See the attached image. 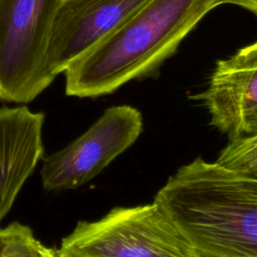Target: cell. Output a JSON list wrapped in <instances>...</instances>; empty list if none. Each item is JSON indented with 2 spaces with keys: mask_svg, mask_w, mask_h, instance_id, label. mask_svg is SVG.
<instances>
[{
  "mask_svg": "<svg viewBox=\"0 0 257 257\" xmlns=\"http://www.w3.org/2000/svg\"><path fill=\"white\" fill-rule=\"evenodd\" d=\"M222 4L237 5L257 15V0H221V5Z\"/></svg>",
  "mask_w": 257,
  "mask_h": 257,
  "instance_id": "11",
  "label": "cell"
},
{
  "mask_svg": "<svg viewBox=\"0 0 257 257\" xmlns=\"http://www.w3.org/2000/svg\"><path fill=\"white\" fill-rule=\"evenodd\" d=\"M143 124L141 111L132 105L106 108L80 137L43 159V188L61 191L83 186L138 140Z\"/></svg>",
  "mask_w": 257,
  "mask_h": 257,
  "instance_id": "5",
  "label": "cell"
},
{
  "mask_svg": "<svg viewBox=\"0 0 257 257\" xmlns=\"http://www.w3.org/2000/svg\"><path fill=\"white\" fill-rule=\"evenodd\" d=\"M44 118L26 105L0 108V222L43 159Z\"/></svg>",
  "mask_w": 257,
  "mask_h": 257,
  "instance_id": "8",
  "label": "cell"
},
{
  "mask_svg": "<svg viewBox=\"0 0 257 257\" xmlns=\"http://www.w3.org/2000/svg\"><path fill=\"white\" fill-rule=\"evenodd\" d=\"M58 257H198L154 201L116 207L96 221H79L56 249Z\"/></svg>",
  "mask_w": 257,
  "mask_h": 257,
  "instance_id": "3",
  "label": "cell"
},
{
  "mask_svg": "<svg viewBox=\"0 0 257 257\" xmlns=\"http://www.w3.org/2000/svg\"><path fill=\"white\" fill-rule=\"evenodd\" d=\"M149 0H59L49 36L47 65L56 77Z\"/></svg>",
  "mask_w": 257,
  "mask_h": 257,
  "instance_id": "7",
  "label": "cell"
},
{
  "mask_svg": "<svg viewBox=\"0 0 257 257\" xmlns=\"http://www.w3.org/2000/svg\"><path fill=\"white\" fill-rule=\"evenodd\" d=\"M154 201L198 257H257V174L197 158Z\"/></svg>",
  "mask_w": 257,
  "mask_h": 257,
  "instance_id": "1",
  "label": "cell"
},
{
  "mask_svg": "<svg viewBox=\"0 0 257 257\" xmlns=\"http://www.w3.org/2000/svg\"><path fill=\"white\" fill-rule=\"evenodd\" d=\"M0 256L54 257L56 250L36 239L28 226L13 222L0 228Z\"/></svg>",
  "mask_w": 257,
  "mask_h": 257,
  "instance_id": "9",
  "label": "cell"
},
{
  "mask_svg": "<svg viewBox=\"0 0 257 257\" xmlns=\"http://www.w3.org/2000/svg\"><path fill=\"white\" fill-rule=\"evenodd\" d=\"M219 5L221 0H149L67 65L66 95L108 94L151 73Z\"/></svg>",
  "mask_w": 257,
  "mask_h": 257,
  "instance_id": "2",
  "label": "cell"
},
{
  "mask_svg": "<svg viewBox=\"0 0 257 257\" xmlns=\"http://www.w3.org/2000/svg\"><path fill=\"white\" fill-rule=\"evenodd\" d=\"M216 161L228 168L257 174V133L229 140Z\"/></svg>",
  "mask_w": 257,
  "mask_h": 257,
  "instance_id": "10",
  "label": "cell"
},
{
  "mask_svg": "<svg viewBox=\"0 0 257 257\" xmlns=\"http://www.w3.org/2000/svg\"><path fill=\"white\" fill-rule=\"evenodd\" d=\"M210 123L229 140L257 133V40L216 62L206 88L194 96Z\"/></svg>",
  "mask_w": 257,
  "mask_h": 257,
  "instance_id": "6",
  "label": "cell"
},
{
  "mask_svg": "<svg viewBox=\"0 0 257 257\" xmlns=\"http://www.w3.org/2000/svg\"><path fill=\"white\" fill-rule=\"evenodd\" d=\"M59 0H0V101L25 104L53 79L47 47Z\"/></svg>",
  "mask_w": 257,
  "mask_h": 257,
  "instance_id": "4",
  "label": "cell"
}]
</instances>
